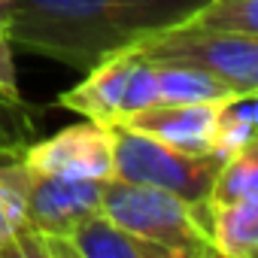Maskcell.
<instances>
[{"instance_id":"cell-1","label":"cell","mask_w":258,"mask_h":258,"mask_svg":"<svg viewBox=\"0 0 258 258\" xmlns=\"http://www.w3.org/2000/svg\"><path fill=\"white\" fill-rule=\"evenodd\" d=\"M195 4L201 0H16L7 31L13 46L85 73Z\"/></svg>"},{"instance_id":"cell-2","label":"cell","mask_w":258,"mask_h":258,"mask_svg":"<svg viewBox=\"0 0 258 258\" xmlns=\"http://www.w3.org/2000/svg\"><path fill=\"white\" fill-rule=\"evenodd\" d=\"M100 213L124 231L164 246L173 258L213 255L204 204H188L164 188L106 179L100 191Z\"/></svg>"},{"instance_id":"cell-3","label":"cell","mask_w":258,"mask_h":258,"mask_svg":"<svg viewBox=\"0 0 258 258\" xmlns=\"http://www.w3.org/2000/svg\"><path fill=\"white\" fill-rule=\"evenodd\" d=\"M4 176L16 188L22 222H25V246L28 258H46V243L67 234L76 222L91 213H100L103 182L97 179H73L40 173L28 167L22 158L0 164Z\"/></svg>"},{"instance_id":"cell-4","label":"cell","mask_w":258,"mask_h":258,"mask_svg":"<svg viewBox=\"0 0 258 258\" xmlns=\"http://www.w3.org/2000/svg\"><path fill=\"white\" fill-rule=\"evenodd\" d=\"M131 49L149 64H182L204 70L237 94L258 88V37L188 31L167 22L137 37Z\"/></svg>"},{"instance_id":"cell-5","label":"cell","mask_w":258,"mask_h":258,"mask_svg":"<svg viewBox=\"0 0 258 258\" xmlns=\"http://www.w3.org/2000/svg\"><path fill=\"white\" fill-rule=\"evenodd\" d=\"M55 103L100 124H118L127 115L158 103L155 67L131 46L115 49L88 67L85 79L67 88Z\"/></svg>"},{"instance_id":"cell-6","label":"cell","mask_w":258,"mask_h":258,"mask_svg":"<svg viewBox=\"0 0 258 258\" xmlns=\"http://www.w3.org/2000/svg\"><path fill=\"white\" fill-rule=\"evenodd\" d=\"M109 131H112V179L164 188L188 204L207 201V191L219 167L216 155H191L170 149L124 124H109Z\"/></svg>"},{"instance_id":"cell-7","label":"cell","mask_w":258,"mask_h":258,"mask_svg":"<svg viewBox=\"0 0 258 258\" xmlns=\"http://www.w3.org/2000/svg\"><path fill=\"white\" fill-rule=\"evenodd\" d=\"M22 161L40 173L106 182L112 179V131L109 124L82 118L28 146Z\"/></svg>"},{"instance_id":"cell-8","label":"cell","mask_w":258,"mask_h":258,"mask_svg":"<svg viewBox=\"0 0 258 258\" xmlns=\"http://www.w3.org/2000/svg\"><path fill=\"white\" fill-rule=\"evenodd\" d=\"M219 103H155L134 115H127L124 127L146 134L170 149L191 155H213V131H216Z\"/></svg>"},{"instance_id":"cell-9","label":"cell","mask_w":258,"mask_h":258,"mask_svg":"<svg viewBox=\"0 0 258 258\" xmlns=\"http://www.w3.org/2000/svg\"><path fill=\"white\" fill-rule=\"evenodd\" d=\"M46 258H173L164 246L124 231L103 213H91L67 234L46 243Z\"/></svg>"},{"instance_id":"cell-10","label":"cell","mask_w":258,"mask_h":258,"mask_svg":"<svg viewBox=\"0 0 258 258\" xmlns=\"http://www.w3.org/2000/svg\"><path fill=\"white\" fill-rule=\"evenodd\" d=\"M207 234L213 255L222 258H252L258 252V198L228 204V207H207Z\"/></svg>"},{"instance_id":"cell-11","label":"cell","mask_w":258,"mask_h":258,"mask_svg":"<svg viewBox=\"0 0 258 258\" xmlns=\"http://www.w3.org/2000/svg\"><path fill=\"white\" fill-rule=\"evenodd\" d=\"M173 25L188 31L258 37V0H201Z\"/></svg>"},{"instance_id":"cell-12","label":"cell","mask_w":258,"mask_h":258,"mask_svg":"<svg viewBox=\"0 0 258 258\" xmlns=\"http://www.w3.org/2000/svg\"><path fill=\"white\" fill-rule=\"evenodd\" d=\"M158 82V103H219L237 91H231L222 79L182 67V64H152Z\"/></svg>"},{"instance_id":"cell-13","label":"cell","mask_w":258,"mask_h":258,"mask_svg":"<svg viewBox=\"0 0 258 258\" xmlns=\"http://www.w3.org/2000/svg\"><path fill=\"white\" fill-rule=\"evenodd\" d=\"M252 198H258V149H255V143L219 161L204 204L213 210V207H228V204H240V201H252Z\"/></svg>"},{"instance_id":"cell-14","label":"cell","mask_w":258,"mask_h":258,"mask_svg":"<svg viewBox=\"0 0 258 258\" xmlns=\"http://www.w3.org/2000/svg\"><path fill=\"white\" fill-rule=\"evenodd\" d=\"M252 143H255V91H243V94H231L219 100L213 155L222 161Z\"/></svg>"},{"instance_id":"cell-15","label":"cell","mask_w":258,"mask_h":258,"mask_svg":"<svg viewBox=\"0 0 258 258\" xmlns=\"http://www.w3.org/2000/svg\"><path fill=\"white\" fill-rule=\"evenodd\" d=\"M0 258H28L22 207L4 170H0Z\"/></svg>"},{"instance_id":"cell-16","label":"cell","mask_w":258,"mask_h":258,"mask_svg":"<svg viewBox=\"0 0 258 258\" xmlns=\"http://www.w3.org/2000/svg\"><path fill=\"white\" fill-rule=\"evenodd\" d=\"M19 76H16V61H13V40L10 31L0 25V100L19 103Z\"/></svg>"},{"instance_id":"cell-17","label":"cell","mask_w":258,"mask_h":258,"mask_svg":"<svg viewBox=\"0 0 258 258\" xmlns=\"http://www.w3.org/2000/svg\"><path fill=\"white\" fill-rule=\"evenodd\" d=\"M13 7H16V0H0V25H10V13H13Z\"/></svg>"}]
</instances>
